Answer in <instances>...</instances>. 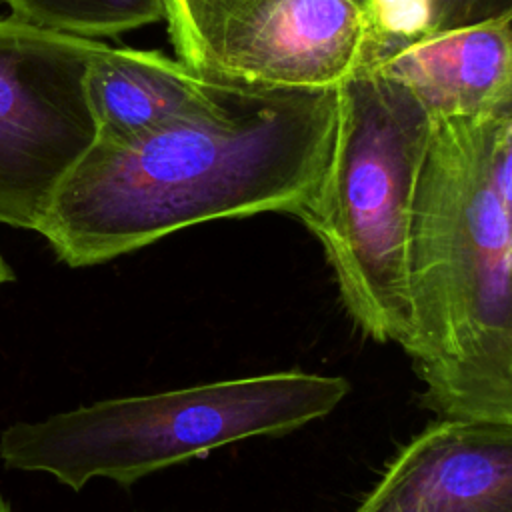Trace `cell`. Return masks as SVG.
<instances>
[{"label": "cell", "instance_id": "obj_1", "mask_svg": "<svg viewBox=\"0 0 512 512\" xmlns=\"http://www.w3.org/2000/svg\"><path fill=\"white\" fill-rule=\"evenodd\" d=\"M336 120V90H230L216 112L132 140L96 138L38 234L84 268L212 220L294 216L324 178Z\"/></svg>", "mask_w": 512, "mask_h": 512}, {"label": "cell", "instance_id": "obj_2", "mask_svg": "<svg viewBox=\"0 0 512 512\" xmlns=\"http://www.w3.org/2000/svg\"><path fill=\"white\" fill-rule=\"evenodd\" d=\"M348 394L344 376L278 370L110 398L10 424L0 434V460L10 470L50 474L76 492L92 478L132 486L216 448L300 430L332 414Z\"/></svg>", "mask_w": 512, "mask_h": 512}, {"label": "cell", "instance_id": "obj_3", "mask_svg": "<svg viewBox=\"0 0 512 512\" xmlns=\"http://www.w3.org/2000/svg\"><path fill=\"white\" fill-rule=\"evenodd\" d=\"M328 168L294 214L316 238L358 332L402 346L410 330V224L430 118L368 66L336 90Z\"/></svg>", "mask_w": 512, "mask_h": 512}, {"label": "cell", "instance_id": "obj_4", "mask_svg": "<svg viewBox=\"0 0 512 512\" xmlns=\"http://www.w3.org/2000/svg\"><path fill=\"white\" fill-rule=\"evenodd\" d=\"M176 56L242 92L338 90L390 36L362 0H164Z\"/></svg>", "mask_w": 512, "mask_h": 512}, {"label": "cell", "instance_id": "obj_5", "mask_svg": "<svg viewBox=\"0 0 512 512\" xmlns=\"http://www.w3.org/2000/svg\"><path fill=\"white\" fill-rule=\"evenodd\" d=\"M108 44L0 18V222L38 232L98 128L88 70Z\"/></svg>", "mask_w": 512, "mask_h": 512}, {"label": "cell", "instance_id": "obj_6", "mask_svg": "<svg viewBox=\"0 0 512 512\" xmlns=\"http://www.w3.org/2000/svg\"><path fill=\"white\" fill-rule=\"evenodd\" d=\"M348 512H512V420L438 418Z\"/></svg>", "mask_w": 512, "mask_h": 512}, {"label": "cell", "instance_id": "obj_7", "mask_svg": "<svg viewBox=\"0 0 512 512\" xmlns=\"http://www.w3.org/2000/svg\"><path fill=\"white\" fill-rule=\"evenodd\" d=\"M368 70L412 96L430 120L512 110V10L442 30L390 36Z\"/></svg>", "mask_w": 512, "mask_h": 512}, {"label": "cell", "instance_id": "obj_8", "mask_svg": "<svg viewBox=\"0 0 512 512\" xmlns=\"http://www.w3.org/2000/svg\"><path fill=\"white\" fill-rule=\"evenodd\" d=\"M88 102L104 140H132L174 120L220 110L228 88L158 50L108 46L88 70Z\"/></svg>", "mask_w": 512, "mask_h": 512}, {"label": "cell", "instance_id": "obj_9", "mask_svg": "<svg viewBox=\"0 0 512 512\" xmlns=\"http://www.w3.org/2000/svg\"><path fill=\"white\" fill-rule=\"evenodd\" d=\"M12 16L86 40L120 36L164 20V0H4Z\"/></svg>", "mask_w": 512, "mask_h": 512}, {"label": "cell", "instance_id": "obj_10", "mask_svg": "<svg viewBox=\"0 0 512 512\" xmlns=\"http://www.w3.org/2000/svg\"><path fill=\"white\" fill-rule=\"evenodd\" d=\"M426 30L452 28L512 10V0H428Z\"/></svg>", "mask_w": 512, "mask_h": 512}, {"label": "cell", "instance_id": "obj_11", "mask_svg": "<svg viewBox=\"0 0 512 512\" xmlns=\"http://www.w3.org/2000/svg\"><path fill=\"white\" fill-rule=\"evenodd\" d=\"M14 280V272L10 270V266L6 264V260L2 258V254H0V286L2 284H8V282H12Z\"/></svg>", "mask_w": 512, "mask_h": 512}, {"label": "cell", "instance_id": "obj_12", "mask_svg": "<svg viewBox=\"0 0 512 512\" xmlns=\"http://www.w3.org/2000/svg\"><path fill=\"white\" fill-rule=\"evenodd\" d=\"M362 2H366L370 8H374L378 12H384V0H362Z\"/></svg>", "mask_w": 512, "mask_h": 512}]
</instances>
